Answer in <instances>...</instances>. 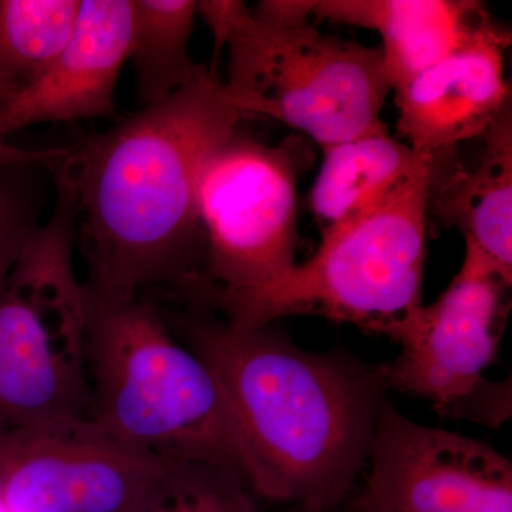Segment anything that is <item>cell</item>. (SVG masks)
Segmentation results:
<instances>
[{
	"label": "cell",
	"instance_id": "cell-1",
	"mask_svg": "<svg viewBox=\"0 0 512 512\" xmlns=\"http://www.w3.org/2000/svg\"><path fill=\"white\" fill-rule=\"evenodd\" d=\"M241 120L208 67L167 100L67 151L53 167L73 194L87 298L127 301L151 286L183 289L200 278L205 235L198 177Z\"/></svg>",
	"mask_w": 512,
	"mask_h": 512
},
{
	"label": "cell",
	"instance_id": "cell-2",
	"mask_svg": "<svg viewBox=\"0 0 512 512\" xmlns=\"http://www.w3.org/2000/svg\"><path fill=\"white\" fill-rule=\"evenodd\" d=\"M164 318L220 384L255 497L320 512L342 504L386 402L379 366L299 348L274 323L235 325L202 306Z\"/></svg>",
	"mask_w": 512,
	"mask_h": 512
},
{
	"label": "cell",
	"instance_id": "cell-3",
	"mask_svg": "<svg viewBox=\"0 0 512 512\" xmlns=\"http://www.w3.org/2000/svg\"><path fill=\"white\" fill-rule=\"evenodd\" d=\"M86 302L87 423L143 453L227 468L248 484L247 451L220 384L163 312L141 296Z\"/></svg>",
	"mask_w": 512,
	"mask_h": 512
},
{
	"label": "cell",
	"instance_id": "cell-4",
	"mask_svg": "<svg viewBox=\"0 0 512 512\" xmlns=\"http://www.w3.org/2000/svg\"><path fill=\"white\" fill-rule=\"evenodd\" d=\"M218 56L229 49L231 103L242 119L268 117L335 146L387 130L384 100L393 92L380 47L320 33L291 0H265L251 10L237 0L197 2Z\"/></svg>",
	"mask_w": 512,
	"mask_h": 512
},
{
	"label": "cell",
	"instance_id": "cell-5",
	"mask_svg": "<svg viewBox=\"0 0 512 512\" xmlns=\"http://www.w3.org/2000/svg\"><path fill=\"white\" fill-rule=\"evenodd\" d=\"M430 180L431 164L376 210L320 234L315 254L279 281L201 306L241 326L312 315L386 335L423 303Z\"/></svg>",
	"mask_w": 512,
	"mask_h": 512
},
{
	"label": "cell",
	"instance_id": "cell-6",
	"mask_svg": "<svg viewBox=\"0 0 512 512\" xmlns=\"http://www.w3.org/2000/svg\"><path fill=\"white\" fill-rule=\"evenodd\" d=\"M55 211L0 286V436L86 420L87 302L73 266L76 208L56 180Z\"/></svg>",
	"mask_w": 512,
	"mask_h": 512
},
{
	"label": "cell",
	"instance_id": "cell-7",
	"mask_svg": "<svg viewBox=\"0 0 512 512\" xmlns=\"http://www.w3.org/2000/svg\"><path fill=\"white\" fill-rule=\"evenodd\" d=\"M446 291L387 330L402 352L379 366L386 389L426 400L448 419L498 427L511 417L510 380L485 370L498 360L512 278L471 242Z\"/></svg>",
	"mask_w": 512,
	"mask_h": 512
},
{
	"label": "cell",
	"instance_id": "cell-8",
	"mask_svg": "<svg viewBox=\"0 0 512 512\" xmlns=\"http://www.w3.org/2000/svg\"><path fill=\"white\" fill-rule=\"evenodd\" d=\"M295 154L238 128L211 151L197 184L205 262L188 289L194 298L259 291L296 265Z\"/></svg>",
	"mask_w": 512,
	"mask_h": 512
},
{
	"label": "cell",
	"instance_id": "cell-9",
	"mask_svg": "<svg viewBox=\"0 0 512 512\" xmlns=\"http://www.w3.org/2000/svg\"><path fill=\"white\" fill-rule=\"evenodd\" d=\"M174 463L110 439L86 420L0 436V508L137 512Z\"/></svg>",
	"mask_w": 512,
	"mask_h": 512
},
{
	"label": "cell",
	"instance_id": "cell-10",
	"mask_svg": "<svg viewBox=\"0 0 512 512\" xmlns=\"http://www.w3.org/2000/svg\"><path fill=\"white\" fill-rule=\"evenodd\" d=\"M357 512H512V464L483 441L384 402Z\"/></svg>",
	"mask_w": 512,
	"mask_h": 512
},
{
	"label": "cell",
	"instance_id": "cell-11",
	"mask_svg": "<svg viewBox=\"0 0 512 512\" xmlns=\"http://www.w3.org/2000/svg\"><path fill=\"white\" fill-rule=\"evenodd\" d=\"M510 43V33L494 23L394 92L407 146L434 164L480 140L511 109L504 67Z\"/></svg>",
	"mask_w": 512,
	"mask_h": 512
},
{
	"label": "cell",
	"instance_id": "cell-12",
	"mask_svg": "<svg viewBox=\"0 0 512 512\" xmlns=\"http://www.w3.org/2000/svg\"><path fill=\"white\" fill-rule=\"evenodd\" d=\"M133 0H84L69 43L36 82L0 100V138L32 124L111 116L130 59Z\"/></svg>",
	"mask_w": 512,
	"mask_h": 512
},
{
	"label": "cell",
	"instance_id": "cell-13",
	"mask_svg": "<svg viewBox=\"0 0 512 512\" xmlns=\"http://www.w3.org/2000/svg\"><path fill=\"white\" fill-rule=\"evenodd\" d=\"M305 18L373 30L394 92L494 25L474 0H293Z\"/></svg>",
	"mask_w": 512,
	"mask_h": 512
},
{
	"label": "cell",
	"instance_id": "cell-14",
	"mask_svg": "<svg viewBox=\"0 0 512 512\" xmlns=\"http://www.w3.org/2000/svg\"><path fill=\"white\" fill-rule=\"evenodd\" d=\"M480 141L468 167L431 164L429 214L460 229L464 241L512 278V110Z\"/></svg>",
	"mask_w": 512,
	"mask_h": 512
},
{
	"label": "cell",
	"instance_id": "cell-15",
	"mask_svg": "<svg viewBox=\"0 0 512 512\" xmlns=\"http://www.w3.org/2000/svg\"><path fill=\"white\" fill-rule=\"evenodd\" d=\"M322 150V165L309 195L320 234L376 210L431 164L387 130Z\"/></svg>",
	"mask_w": 512,
	"mask_h": 512
},
{
	"label": "cell",
	"instance_id": "cell-16",
	"mask_svg": "<svg viewBox=\"0 0 512 512\" xmlns=\"http://www.w3.org/2000/svg\"><path fill=\"white\" fill-rule=\"evenodd\" d=\"M195 15L192 0H133L130 59L146 106L167 100L207 72L188 50Z\"/></svg>",
	"mask_w": 512,
	"mask_h": 512
},
{
	"label": "cell",
	"instance_id": "cell-17",
	"mask_svg": "<svg viewBox=\"0 0 512 512\" xmlns=\"http://www.w3.org/2000/svg\"><path fill=\"white\" fill-rule=\"evenodd\" d=\"M80 0H0V74L36 82L69 43Z\"/></svg>",
	"mask_w": 512,
	"mask_h": 512
},
{
	"label": "cell",
	"instance_id": "cell-18",
	"mask_svg": "<svg viewBox=\"0 0 512 512\" xmlns=\"http://www.w3.org/2000/svg\"><path fill=\"white\" fill-rule=\"evenodd\" d=\"M137 512H258L244 478L227 468L175 461Z\"/></svg>",
	"mask_w": 512,
	"mask_h": 512
},
{
	"label": "cell",
	"instance_id": "cell-19",
	"mask_svg": "<svg viewBox=\"0 0 512 512\" xmlns=\"http://www.w3.org/2000/svg\"><path fill=\"white\" fill-rule=\"evenodd\" d=\"M22 168L0 170V286L40 227L36 200L18 175Z\"/></svg>",
	"mask_w": 512,
	"mask_h": 512
},
{
	"label": "cell",
	"instance_id": "cell-20",
	"mask_svg": "<svg viewBox=\"0 0 512 512\" xmlns=\"http://www.w3.org/2000/svg\"><path fill=\"white\" fill-rule=\"evenodd\" d=\"M66 153L67 150H62V148H55V150H25V148L5 143L0 138V170L15 167H32V165H40V167L52 170L66 156Z\"/></svg>",
	"mask_w": 512,
	"mask_h": 512
},
{
	"label": "cell",
	"instance_id": "cell-21",
	"mask_svg": "<svg viewBox=\"0 0 512 512\" xmlns=\"http://www.w3.org/2000/svg\"><path fill=\"white\" fill-rule=\"evenodd\" d=\"M18 90V84L13 83L12 80L8 79V77L0 74V100H5L6 97H9L10 94L18 92Z\"/></svg>",
	"mask_w": 512,
	"mask_h": 512
},
{
	"label": "cell",
	"instance_id": "cell-22",
	"mask_svg": "<svg viewBox=\"0 0 512 512\" xmlns=\"http://www.w3.org/2000/svg\"><path fill=\"white\" fill-rule=\"evenodd\" d=\"M288 512H320V511L311 510V508L289 507Z\"/></svg>",
	"mask_w": 512,
	"mask_h": 512
}]
</instances>
